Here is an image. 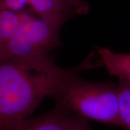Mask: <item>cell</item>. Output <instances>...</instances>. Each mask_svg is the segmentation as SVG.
<instances>
[{"label":"cell","mask_w":130,"mask_h":130,"mask_svg":"<svg viewBox=\"0 0 130 130\" xmlns=\"http://www.w3.org/2000/svg\"><path fill=\"white\" fill-rule=\"evenodd\" d=\"M52 98L56 106L86 120L121 126L119 91L113 83L88 81L72 71Z\"/></svg>","instance_id":"2"},{"label":"cell","mask_w":130,"mask_h":130,"mask_svg":"<svg viewBox=\"0 0 130 130\" xmlns=\"http://www.w3.org/2000/svg\"><path fill=\"white\" fill-rule=\"evenodd\" d=\"M72 72L48 56L32 61L0 59V130L12 129L28 119Z\"/></svg>","instance_id":"1"},{"label":"cell","mask_w":130,"mask_h":130,"mask_svg":"<svg viewBox=\"0 0 130 130\" xmlns=\"http://www.w3.org/2000/svg\"><path fill=\"white\" fill-rule=\"evenodd\" d=\"M30 0H0V7L14 12H23L28 8Z\"/></svg>","instance_id":"9"},{"label":"cell","mask_w":130,"mask_h":130,"mask_svg":"<svg viewBox=\"0 0 130 130\" xmlns=\"http://www.w3.org/2000/svg\"><path fill=\"white\" fill-rule=\"evenodd\" d=\"M77 116L56 106L51 111L26 119L11 130H74Z\"/></svg>","instance_id":"4"},{"label":"cell","mask_w":130,"mask_h":130,"mask_svg":"<svg viewBox=\"0 0 130 130\" xmlns=\"http://www.w3.org/2000/svg\"><path fill=\"white\" fill-rule=\"evenodd\" d=\"M63 23L40 18L29 10L24 11L18 30L0 51V59L31 61L48 56V51L59 43Z\"/></svg>","instance_id":"3"},{"label":"cell","mask_w":130,"mask_h":130,"mask_svg":"<svg viewBox=\"0 0 130 130\" xmlns=\"http://www.w3.org/2000/svg\"><path fill=\"white\" fill-rule=\"evenodd\" d=\"M101 65L108 72L130 83V54L118 53L107 48H98Z\"/></svg>","instance_id":"6"},{"label":"cell","mask_w":130,"mask_h":130,"mask_svg":"<svg viewBox=\"0 0 130 130\" xmlns=\"http://www.w3.org/2000/svg\"><path fill=\"white\" fill-rule=\"evenodd\" d=\"M74 130H91L88 124V120L77 116V120Z\"/></svg>","instance_id":"10"},{"label":"cell","mask_w":130,"mask_h":130,"mask_svg":"<svg viewBox=\"0 0 130 130\" xmlns=\"http://www.w3.org/2000/svg\"><path fill=\"white\" fill-rule=\"evenodd\" d=\"M23 12H14L0 7V51L14 36L21 24Z\"/></svg>","instance_id":"7"},{"label":"cell","mask_w":130,"mask_h":130,"mask_svg":"<svg viewBox=\"0 0 130 130\" xmlns=\"http://www.w3.org/2000/svg\"><path fill=\"white\" fill-rule=\"evenodd\" d=\"M119 97V116L121 127L130 130V83L124 79H119L117 84Z\"/></svg>","instance_id":"8"},{"label":"cell","mask_w":130,"mask_h":130,"mask_svg":"<svg viewBox=\"0 0 130 130\" xmlns=\"http://www.w3.org/2000/svg\"><path fill=\"white\" fill-rule=\"evenodd\" d=\"M28 9L40 18L64 23L72 14L82 13L85 7L77 0H30Z\"/></svg>","instance_id":"5"}]
</instances>
